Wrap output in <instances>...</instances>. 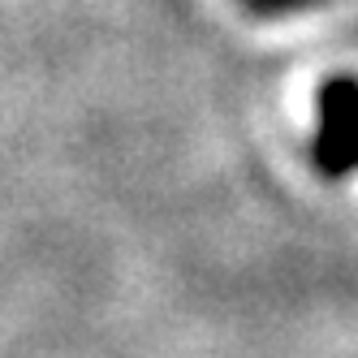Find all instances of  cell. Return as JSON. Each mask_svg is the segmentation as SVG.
I'll return each mask as SVG.
<instances>
[{"label": "cell", "mask_w": 358, "mask_h": 358, "mask_svg": "<svg viewBox=\"0 0 358 358\" xmlns=\"http://www.w3.org/2000/svg\"><path fill=\"white\" fill-rule=\"evenodd\" d=\"M242 5L264 13V17H285V13H302V9L320 5V0H242Z\"/></svg>", "instance_id": "2"}, {"label": "cell", "mask_w": 358, "mask_h": 358, "mask_svg": "<svg viewBox=\"0 0 358 358\" xmlns=\"http://www.w3.org/2000/svg\"><path fill=\"white\" fill-rule=\"evenodd\" d=\"M315 138L311 160L328 182H345L358 173V83L354 78H328L315 99Z\"/></svg>", "instance_id": "1"}]
</instances>
